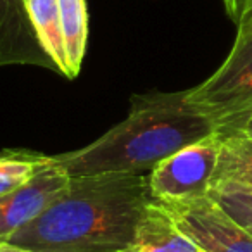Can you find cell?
I'll use <instances>...</instances> for the list:
<instances>
[{
	"label": "cell",
	"instance_id": "8fae6325",
	"mask_svg": "<svg viewBox=\"0 0 252 252\" xmlns=\"http://www.w3.org/2000/svg\"><path fill=\"white\" fill-rule=\"evenodd\" d=\"M67 56V78H76L83 64L88 40L87 0H57Z\"/></svg>",
	"mask_w": 252,
	"mask_h": 252
},
{
	"label": "cell",
	"instance_id": "9c48e42d",
	"mask_svg": "<svg viewBox=\"0 0 252 252\" xmlns=\"http://www.w3.org/2000/svg\"><path fill=\"white\" fill-rule=\"evenodd\" d=\"M25 7L43 52L54 63L57 73L67 76V56L57 0H25Z\"/></svg>",
	"mask_w": 252,
	"mask_h": 252
},
{
	"label": "cell",
	"instance_id": "6da1fadb",
	"mask_svg": "<svg viewBox=\"0 0 252 252\" xmlns=\"http://www.w3.org/2000/svg\"><path fill=\"white\" fill-rule=\"evenodd\" d=\"M152 200L142 173L74 176L63 195L7 244L36 252H119L133 245L135 228Z\"/></svg>",
	"mask_w": 252,
	"mask_h": 252
},
{
	"label": "cell",
	"instance_id": "ac0fdd59",
	"mask_svg": "<svg viewBox=\"0 0 252 252\" xmlns=\"http://www.w3.org/2000/svg\"><path fill=\"white\" fill-rule=\"evenodd\" d=\"M119 252H144V251H140V249H137V247H133V245H130V247L123 249V251H119Z\"/></svg>",
	"mask_w": 252,
	"mask_h": 252
},
{
	"label": "cell",
	"instance_id": "30bf717a",
	"mask_svg": "<svg viewBox=\"0 0 252 252\" xmlns=\"http://www.w3.org/2000/svg\"><path fill=\"white\" fill-rule=\"evenodd\" d=\"M220 159L213 183H237L252 189V138L240 131H218Z\"/></svg>",
	"mask_w": 252,
	"mask_h": 252
},
{
	"label": "cell",
	"instance_id": "8992f818",
	"mask_svg": "<svg viewBox=\"0 0 252 252\" xmlns=\"http://www.w3.org/2000/svg\"><path fill=\"white\" fill-rule=\"evenodd\" d=\"M69 182L66 169L54 162L14 192L0 197V245L7 244L12 235L45 213L63 195Z\"/></svg>",
	"mask_w": 252,
	"mask_h": 252
},
{
	"label": "cell",
	"instance_id": "4fadbf2b",
	"mask_svg": "<svg viewBox=\"0 0 252 252\" xmlns=\"http://www.w3.org/2000/svg\"><path fill=\"white\" fill-rule=\"evenodd\" d=\"M207 195L245 231L252 235V189L237 183H214Z\"/></svg>",
	"mask_w": 252,
	"mask_h": 252
},
{
	"label": "cell",
	"instance_id": "d6986e66",
	"mask_svg": "<svg viewBox=\"0 0 252 252\" xmlns=\"http://www.w3.org/2000/svg\"><path fill=\"white\" fill-rule=\"evenodd\" d=\"M223 4H224V9H228V7H230V4H231V0H223Z\"/></svg>",
	"mask_w": 252,
	"mask_h": 252
},
{
	"label": "cell",
	"instance_id": "9a60e30c",
	"mask_svg": "<svg viewBox=\"0 0 252 252\" xmlns=\"http://www.w3.org/2000/svg\"><path fill=\"white\" fill-rule=\"evenodd\" d=\"M245 4H247V0H231L230 7L226 9L228 16H230L231 21H233L235 25H237L238 19H240V14H242V11H244Z\"/></svg>",
	"mask_w": 252,
	"mask_h": 252
},
{
	"label": "cell",
	"instance_id": "2e32d148",
	"mask_svg": "<svg viewBox=\"0 0 252 252\" xmlns=\"http://www.w3.org/2000/svg\"><path fill=\"white\" fill-rule=\"evenodd\" d=\"M238 26H252V0H247V4L240 14V19L237 23V28Z\"/></svg>",
	"mask_w": 252,
	"mask_h": 252
},
{
	"label": "cell",
	"instance_id": "277c9868",
	"mask_svg": "<svg viewBox=\"0 0 252 252\" xmlns=\"http://www.w3.org/2000/svg\"><path fill=\"white\" fill-rule=\"evenodd\" d=\"M220 159V135L187 145L149 171L151 193L159 202L192 200L207 195Z\"/></svg>",
	"mask_w": 252,
	"mask_h": 252
},
{
	"label": "cell",
	"instance_id": "52a82bcc",
	"mask_svg": "<svg viewBox=\"0 0 252 252\" xmlns=\"http://www.w3.org/2000/svg\"><path fill=\"white\" fill-rule=\"evenodd\" d=\"M7 64H33L57 71L38 43L25 0H0V66Z\"/></svg>",
	"mask_w": 252,
	"mask_h": 252
},
{
	"label": "cell",
	"instance_id": "5b68a950",
	"mask_svg": "<svg viewBox=\"0 0 252 252\" xmlns=\"http://www.w3.org/2000/svg\"><path fill=\"white\" fill-rule=\"evenodd\" d=\"M159 204L202 252H252V235L235 223L209 195Z\"/></svg>",
	"mask_w": 252,
	"mask_h": 252
},
{
	"label": "cell",
	"instance_id": "7c38bea8",
	"mask_svg": "<svg viewBox=\"0 0 252 252\" xmlns=\"http://www.w3.org/2000/svg\"><path fill=\"white\" fill-rule=\"evenodd\" d=\"M56 162L54 156L32 151H5L0 154V197L14 192L21 185L50 168Z\"/></svg>",
	"mask_w": 252,
	"mask_h": 252
},
{
	"label": "cell",
	"instance_id": "ba28073f",
	"mask_svg": "<svg viewBox=\"0 0 252 252\" xmlns=\"http://www.w3.org/2000/svg\"><path fill=\"white\" fill-rule=\"evenodd\" d=\"M133 247L144 252H202L156 199L145 207L135 228Z\"/></svg>",
	"mask_w": 252,
	"mask_h": 252
},
{
	"label": "cell",
	"instance_id": "3957f363",
	"mask_svg": "<svg viewBox=\"0 0 252 252\" xmlns=\"http://www.w3.org/2000/svg\"><path fill=\"white\" fill-rule=\"evenodd\" d=\"M189 100L218 130L252 111V30L237 28L226 59L207 80L189 88Z\"/></svg>",
	"mask_w": 252,
	"mask_h": 252
},
{
	"label": "cell",
	"instance_id": "7a4b0ae2",
	"mask_svg": "<svg viewBox=\"0 0 252 252\" xmlns=\"http://www.w3.org/2000/svg\"><path fill=\"white\" fill-rule=\"evenodd\" d=\"M216 131V123L189 100V90L152 92L131 98L128 116L95 142L54 158L71 178L144 173Z\"/></svg>",
	"mask_w": 252,
	"mask_h": 252
},
{
	"label": "cell",
	"instance_id": "5bb4252c",
	"mask_svg": "<svg viewBox=\"0 0 252 252\" xmlns=\"http://www.w3.org/2000/svg\"><path fill=\"white\" fill-rule=\"evenodd\" d=\"M218 131H240V133H244L252 138V111L249 112V114H245L244 118H240L238 121L220 128Z\"/></svg>",
	"mask_w": 252,
	"mask_h": 252
},
{
	"label": "cell",
	"instance_id": "ffe728a7",
	"mask_svg": "<svg viewBox=\"0 0 252 252\" xmlns=\"http://www.w3.org/2000/svg\"><path fill=\"white\" fill-rule=\"evenodd\" d=\"M238 28H244V30H252V26H238Z\"/></svg>",
	"mask_w": 252,
	"mask_h": 252
},
{
	"label": "cell",
	"instance_id": "e0dca14e",
	"mask_svg": "<svg viewBox=\"0 0 252 252\" xmlns=\"http://www.w3.org/2000/svg\"><path fill=\"white\" fill-rule=\"evenodd\" d=\"M0 252H36V251H30V249H23L12 244H2L0 245Z\"/></svg>",
	"mask_w": 252,
	"mask_h": 252
}]
</instances>
